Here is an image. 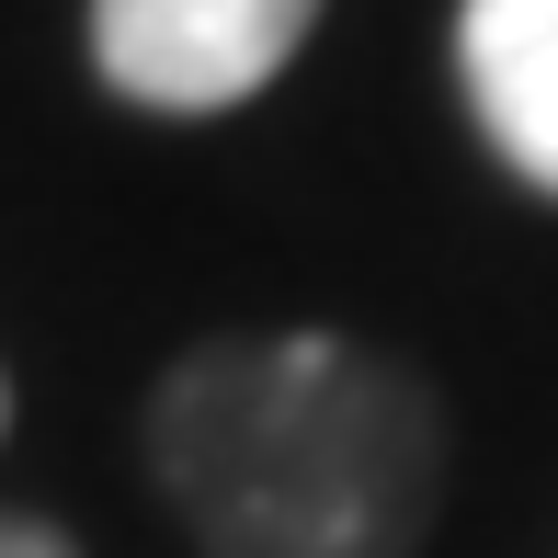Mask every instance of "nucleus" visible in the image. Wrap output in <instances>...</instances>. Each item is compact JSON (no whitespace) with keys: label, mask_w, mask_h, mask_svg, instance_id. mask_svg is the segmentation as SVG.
Returning <instances> with one entry per match:
<instances>
[{"label":"nucleus","mask_w":558,"mask_h":558,"mask_svg":"<svg viewBox=\"0 0 558 558\" xmlns=\"http://www.w3.org/2000/svg\"><path fill=\"white\" fill-rule=\"evenodd\" d=\"M456 81L490 160L558 206V0H456Z\"/></svg>","instance_id":"nucleus-3"},{"label":"nucleus","mask_w":558,"mask_h":558,"mask_svg":"<svg viewBox=\"0 0 558 558\" xmlns=\"http://www.w3.org/2000/svg\"><path fill=\"white\" fill-rule=\"evenodd\" d=\"M0 434H12V376H0Z\"/></svg>","instance_id":"nucleus-5"},{"label":"nucleus","mask_w":558,"mask_h":558,"mask_svg":"<svg viewBox=\"0 0 558 558\" xmlns=\"http://www.w3.org/2000/svg\"><path fill=\"white\" fill-rule=\"evenodd\" d=\"M148 478L194 558H422L445 411L399 353L217 331L148 388Z\"/></svg>","instance_id":"nucleus-1"},{"label":"nucleus","mask_w":558,"mask_h":558,"mask_svg":"<svg viewBox=\"0 0 558 558\" xmlns=\"http://www.w3.org/2000/svg\"><path fill=\"white\" fill-rule=\"evenodd\" d=\"M319 0H92V69L137 114H228L286 81Z\"/></svg>","instance_id":"nucleus-2"},{"label":"nucleus","mask_w":558,"mask_h":558,"mask_svg":"<svg viewBox=\"0 0 558 558\" xmlns=\"http://www.w3.org/2000/svg\"><path fill=\"white\" fill-rule=\"evenodd\" d=\"M0 558H81V547L58 524H35V513H0Z\"/></svg>","instance_id":"nucleus-4"}]
</instances>
